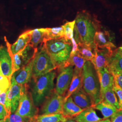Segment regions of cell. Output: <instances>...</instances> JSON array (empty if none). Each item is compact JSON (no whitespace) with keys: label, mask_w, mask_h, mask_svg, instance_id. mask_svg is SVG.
Listing matches in <instances>:
<instances>
[{"label":"cell","mask_w":122,"mask_h":122,"mask_svg":"<svg viewBox=\"0 0 122 122\" xmlns=\"http://www.w3.org/2000/svg\"><path fill=\"white\" fill-rule=\"evenodd\" d=\"M75 21L73 37L77 44L95 46L94 36L101 28L96 16L83 10L77 13Z\"/></svg>","instance_id":"obj_1"},{"label":"cell","mask_w":122,"mask_h":122,"mask_svg":"<svg viewBox=\"0 0 122 122\" xmlns=\"http://www.w3.org/2000/svg\"><path fill=\"white\" fill-rule=\"evenodd\" d=\"M56 73L54 71L36 79L32 78L29 86L31 95L36 106L43 105L54 90V80Z\"/></svg>","instance_id":"obj_2"},{"label":"cell","mask_w":122,"mask_h":122,"mask_svg":"<svg viewBox=\"0 0 122 122\" xmlns=\"http://www.w3.org/2000/svg\"><path fill=\"white\" fill-rule=\"evenodd\" d=\"M44 43L52 62L57 70L64 67L70 57L72 50L71 40L62 38L48 40Z\"/></svg>","instance_id":"obj_3"},{"label":"cell","mask_w":122,"mask_h":122,"mask_svg":"<svg viewBox=\"0 0 122 122\" xmlns=\"http://www.w3.org/2000/svg\"><path fill=\"white\" fill-rule=\"evenodd\" d=\"M83 88L90 96L92 107L100 101V86L96 69L91 61H87L83 66Z\"/></svg>","instance_id":"obj_4"},{"label":"cell","mask_w":122,"mask_h":122,"mask_svg":"<svg viewBox=\"0 0 122 122\" xmlns=\"http://www.w3.org/2000/svg\"><path fill=\"white\" fill-rule=\"evenodd\" d=\"M56 69L43 43L38 48L34 58L32 78H37Z\"/></svg>","instance_id":"obj_5"},{"label":"cell","mask_w":122,"mask_h":122,"mask_svg":"<svg viewBox=\"0 0 122 122\" xmlns=\"http://www.w3.org/2000/svg\"><path fill=\"white\" fill-rule=\"evenodd\" d=\"M6 47L12 60V74L19 70L23 66L27 65L34 59L38 48H34L30 44H28L22 50L17 53L13 55L11 52V44L8 42L6 37H4Z\"/></svg>","instance_id":"obj_6"},{"label":"cell","mask_w":122,"mask_h":122,"mask_svg":"<svg viewBox=\"0 0 122 122\" xmlns=\"http://www.w3.org/2000/svg\"><path fill=\"white\" fill-rule=\"evenodd\" d=\"M24 118L31 119L38 114L39 109L35 105L29 86H24L17 109L15 112Z\"/></svg>","instance_id":"obj_7"},{"label":"cell","mask_w":122,"mask_h":122,"mask_svg":"<svg viewBox=\"0 0 122 122\" xmlns=\"http://www.w3.org/2000/svg\"><path fill=\"white\" fill-rule=\"evenodd\" d=\"M64 103V97L58 94L54 89L51 95L43 104L39 114L62 113Z\"/></svg>","instance_id":"obj_8"},{"label":"cell","mask_w":122,"mask_h":122,"mask_svg":"<svg viewBox=\"0 0 122 122\" xmlns=\"http://www.w3.org/2000/svg\"><path fill=\"white\" fill-rule=\"evenodd\" d=\"M57 70L59 73L57 77L55 90L58 94L64 97L72 78L74 71L73 66H68Z\"/></svg>","instance_id":"obj_9"},{"label":"cell","mask_w":122,"mask_h":122,"mask_svg":"<svg viewBox=\"0 0 122 122\" xmlns=\"http://www.w3.org/2000/svg\"><path fill=\"white\" fill-rule=\"evenodd\" d=\"M115 49L110 47L96 46L95 55L91 61L96 71L105 67H109L110 61Z\"/></svg>","instance_id":"obj_10"},{"label":"cell","mask_w":122,"mask_h":122,"mask_svg":"<svg viewBox=\"0 0 122 122\" xmlns=\"http://www.w3.org/2000/svg\"><path fill=\"white\" fill-rule=\"evenodd\" d=\"M24 86L18 84L13 76L10 79V85L7 95V101L11 109V113H14L17 109Z\"/></svg>","instance_id":"obj_11"},{"label":"cell","mask_w":122,"mask_h":122,"mask_svg":"<svg viewBox=\"0 0 122 122\" xmlns=\"http://www.w3.org/2000/svg\"><path fill=\"white\" fill-rule=\"evenodd\" d=\"M33 60L34 59L12 74V76L18 84L21 86H29L32 78Z\"/></svg>","instance_id":"obj_12"},{"label":"cell","mask_w":122,"mask_h":122,"mask_svg":"<svg viewBox=\"0 0 122 122\" xmlns=\"http://www.w3.org/2000/svg\"><path fill=\"white\" fill-rule=\"evenodd\" d=\"M96 71L100 83V102L103 100L104 92L108 89L113 88L114 78L109 70V67H103Z\"/></svg>","instance_id":"obj_13"},{"label":"cell","mask_w":122,"mask_h":122,"mask_svg":"<svg viewBox=\"0 0 122 122\" xmlns=\"http://www.w3.org/2000/svg\"><path fill=\"white\" fill-rule=\"evenodd\" d=\"M0 65L2 75L11 78L12 75V60L7 47L0 46Z\"/></svg>","instance_id":"obj_14"},{"label":"cell","mask_w":122,"mask_h":122,"mask_svg":"<svg viewBox=\"0 0 122 122\" xmlns=\"http://www.w3.org/2000/svg\"><path fill=\"white\" fill-rule=\"evenodd\" d=\"M95 46L99 47H110L116 48V46L112 42V39L108 31L102 30L101 28L96 31L94 38Z\"/></svg>","instance_id":"obj_15"},{"label":"cell","mask_w":122,"mask_h":122,"mask_svg":"<svg viewBox=\"0 0 122 122\" xmlns=\"http://www.w3.org/2000/svg\"><path fill=\"white\" fill-rule=\"evenodd\" d=\"M83 86L82 70L74 68L73 75L69 87L64 96V102L75 92L81 88Z\"/></svg>","instance_id":"obj_16"},{"label":"cell","mask_w":122,"mask_h":122,"mask_svg":"<svg viewBox=\"0 0 122 122\" xmlns=\"http://www.w3.org/2000/svg\"><path fill=\"white\" fill-rule=\"evenodd\" d=\"M74 103L83 109L92 107V100L90 96L82 87L71 95Z\"/></svg>","instance_id":"obj_17"},{"label":"cell","mask_w":122,"mask_h":122,"mask_svg":"<svg viewBox=\"0 0 122 122\" xmlns=\"http://www.w3.org/2000/svg\"><path fill=\"white\" fill-rule=\"evenodd\" d=\"M83 110L74 103L71 96H70L63 104L62 113L67 120L72 119Z\"/></svg>","instance_id":"obj_18"},{"label":"cell","mask_w":122,"mask_h":122,"mask_svg":"<svg viewBox=\"0 0 122 122\" xmlns=\"http://www.w3.org/2000/svg\"><path fill=\"white\" fill-rule=\"evenodd\" d=\"M32 30H28L22 33L16 41L13 44H11L10 49L13 55L20 52L30 43Z\"/></svg>","instance_id":"obj_19"},{"label":"cell","mask_w":122,"mask_h":122,"mask_svg":"<svg viewBox=\"0 0 122 122\" xmlns=\"http://www.w3.org/2000/svg\"><path fill=\"white\" fill-rule=\"evenodd\" d=\"M97 115L95 109L92 107L83 109L72 120L77 122H96L102 120Z\"/></svg>","instance_id":"obj_20"},{"label":"cell","mask_w":122,"mask_h":122,"mask_svg":"<svg viewBox=\"0 0 122 122\" xmlns=\"http://www.w3.org/2000/svg\"><path fill=\"white\" fill-rule=\"evenodd\" d=\"M46 32V28L36 29L32 30L30 44L34 48H38L39 45H40L44 43L45 39Z\"/></svg>","instance_id":"obj_21"},{"label":"cell","mask_w":122,"mask_h":122,"mask_svg":"<svg viewBox=\"0 0 122 122\" xmlns=\"http://www.w3.org/2000/svg\"><path fill=\"white\" fill-rule=\"evenodd\" d=\"M94 109L100 110L103 116V119L111 117L118 110L113 106L103 100L92 107Z\"/></svg>","instance_id":"obj_22"},{"label":"cell","mask_w":122,"mask_h":122,"mask_svg":"<svg viewBox=\"0 0 122 122\" xmlns=\"http://www.w3.org/2000/svg\"><path fill=\"white\" fill-rule=\"evenodd\" d=\"M31 119L38 122H62L67 120L62 113L47 115L38 114Z\"/></svg>","instance_id":"obj_23"},{"label":"cell","mask_w":122,"mask_h":122,"mask_svg":"<svg viewBox=\"0 0 122 122\" xmlns=\"http://www.w3.org/2000/svg\"><path fill=\"white\" fill-rule=\"evenodd\" d=\"M45 39L44 42L50 39H56L64 38V30L62 25L58 27L47 28Z\"/></svg>","instance_id":"obj_24"},{"label":"cell","mask_w":122,"mask_h":122,"mask_svg":"<svg viewBox=\"0 0 122 122\" xmlns=\"http://www.w3.org/2000/svg\"><path fill=\"white\" fill-rule=\"evenodd\" d=\"M86 61L80 55L77 51L73 55L70 56L65 66L69 65L74 66L75 68L78 70H82L83 66Z\"/></svg>","instance_id":"obj_25"},{"label":"cell","mask_w":122,"mask_h":122,"mask_svg":"<svg viewBox=\"0 0 122 122\" xmlns=\"http://www.w3.org/2000/svg\"><path fill=\"white\" fill-rule=\"evenodd\" d=\"M103 100L113 106L115 108L120 110V107L116 94L113 91V88L107 89L104 93Z\"/></svg>","instance_id":"obj_26"},{"label":"cell","mask_w":122,"mask_h":122,"mask_svg":"<svg viewBox=\"0 0 122 122\" xmlns=\"http://www.w3.org/2000/svg\"><path fill=\"white\" fill-rule=\"evenodd\" d=\"M109 66L116 68L122 72V47L113 51Z\"/></svg>","instance_id":"obj_27"},{"label":"cell","mask_w":122,"mask_h":122,"mask_svg":"<svg viewBox=\"0 0 122 122\" xmlns=\"http://www.w3.org/2000/svg\"><path fill=\"white\" fill-rule=\"evenodd\" d=\"M78 52L86 61H91L95 55L96 46H88L85 44H77Z\"/></svg>","instance_id":"obj_28"},{"label":"cell","mask_w":122,"mask_h":122,"mask_svg":"<svg viewBox=\"0 0 122 122\" xmlns=\"http://www.w3.org/2000/svg\"><path fill=\"white\" fill-rule=\"evenodd\" d=\"M75 24V21L74 20L71 22H66L64 25H62L64 30V38L66 39L71 40L73 37V31Z\"/></svg>","instance_id":"obj_29"},{"label":"cell","mask_w":122,"mask_h":122,"mask_svg":"<svg viewBox=\"0 0 122 122\" xmlns=\"http://www.w3.org/2000/svg\"><path fill=\"white\" fill-rule=\"evenodd\" d=\"M9 89L6 91L3 92L2 93L0 94V104L4 106L6 112V117L4 119L8 117L10 114L11 113V109L8 103L7 99Z\"/></svg>","instance_id":"obj_30"},{"label":"cell","mask_w":122,"mask_h":122,"mask_svg":"<svg viewBox=\"0 0 122 122\" xmlns=\"http://www.w3.org/2000/svg\"><path fill=\"white\" fill-rule=\"evenodd\" d=\"M109 69L113 76L114 83L122 89V72L111 66H109Z\"/></svg>","instance_id":"obj_31"},{"label":"cell","mask_w":122,"mask_h":122,"mask_svg":"<svg viewBox=\"0 0 122 122\" xmlns=\"http://www.w3.org/2000/svg\"><path fill=\"white\" fill-rule=\"evenodd\" d=\"M10 79L9 77L0 75V94L9 89L10 85Z\"/></svg>","instance_id":"obj_32"},{"label":"cell","mask_w":122,"mask_h":122,"mask_svg":"<svg viewBox=\"0 0 122 122\" xmlns=\"http://www.w3.org/2000/svg\"><path fill=\"white\" fill-rule=\"evenodd\" d=\"M6 122H29L30 119L24 118L15 113H11L8 117L4 119Z\"/></svg>","instance_id":"obj_33"},{"label":"cell","mask_w":122,"mask_h":122,"mask_svg":"<svg viewBox=\"0 0 122 122\" xmlns=\"http://www.w3.org/2000/svg\"><path fill=\"white\" fill-rule=\"evenodd\" d=\"M113 89L116 95H117L118 97V103L120 107V110H122V89L118 87L114 83H113Z\"/></svg>","instance_id":"obj_34"},{"label":"cell","mask_w":122,"mask_h":122,"mask_svg":"<svg viewBox=\"0 0 122 122\" xmlns=\"http://www.w3.org/2000/svg\"><path fill=\"white\" fill-rule=\"evenodd\" d=\"M111 117V122H122V110H118Z\"/></svg>","instance_id":"obj_35"},{"label":"cell","mask_w":122,"mask_h":122,"mask_svg":"<svg viewBox=\"0 0 122 122\" xmlns=\"http://www.w3.org/2000/svg\"><path fill=\"white\" fill-rule=\"evenodd\" d=\"M71 44L72 45V50H71V52L70 56H72V55H73L74 54H75L76 52L78 51V45L76 43L73 37H72V38L71 39Z\"/></svg>","instance_id":"obj_36"},{"label":"cell","mask_w":122,"mask_h":122,"mask_svg":"<svg viewBox=\"0 0 122 122\" xmlns=\"http://www.w3.org/2000/svg\"><path fill=\"white\" fill-rule=\"evenodd\" d=\"M6 117V112L4 106L0 104V120L4 119Z\"/></svg>","instance_id":"obj_37"},{"label":"cell","mask_w":122,"mask_h":122,"mask_svg":"<svg viewBox=\"0 0 122 122\" xmlns=\"http://www.w3.org/2000/svg\"><path fill=\"white\" fill-rule=\"evenodd\" d=\"M96 122H111V121L109 118H107V119H102L101 120Z\"/></svg>","instance_id":"obj_38"},{"label":"cell","mask_w":122,"mask_h":122,"mask_svg":"<svg viewBox=\"0 0 122 122\" xmlns=\"http://www.w3.org/2000/svg\"><path fill=\"white\" fill-rule=\"evenodd\" d=\"M77 122L76 121H75L74 120H72V119H68V120H67L66 121H64V122Z\"/></svg>","instance_id":"obj_39"},{"label":"cell","mask_w":122,"mask_h":122,"mask_svg":"<svg viewBox=\"0 0 122 122\" xmlns=\"http://www.w3.org/2000/svg\"><path fill=\"white\" fill-rule=\"evenodd\" d=\"M29 122H36V121H34V120H32V119H30V121H29Z\"/></svg>","instance_id":"obj_40"},{"label":"cell","mask_w":122,"mask_h":122,"mask_svg":"<svg viewBox=\"0 0 122 122\" xmlns=\"http://www.w3.org/2000/svg\"><path fill=\"white\" fill-rule=\"evenodd\" d=\"M0 75H2V73H1V68H0Z\"/></svg>","instance_id":"obj_41"},{"label":"cell","mask_w":122,"mask_h":122,"mask_svg":"<svg viewBox=\"0 0 122 122\" xmlns=\"http://www.w3.org/2000/svg\"><path fill=\"white\" fill-rule=\"evenodd\" d=\"M4 120V119H0V122H3Z\"/></svg>","instance_id":"obj_42"},{"label":"cell","mask_w":122,"mask_h":122,"mask_svg":"<svg viewBox=\"0 0 122 122\" xmlns=\"http://www.w3.org/2000/svg\"><path fill=\"white\" fill-rule=\"evenodd\" d=\"M3 122H5V120L4 119V121H3Z\"/></svg>","instance_id":"obj_43"}]
</instances>
